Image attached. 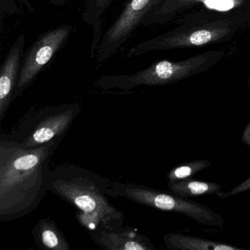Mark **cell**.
Instances as JSON below:
<instances>
[{
	"label": "cell",
	"instance_id": "cell-2",
	"mask_svg": "<svg viewBox=\"0 0 250 250\" xmlns=\"http://www.w3.org/2000/svg\"><path fill=\"white\" fill-rule=\"evenodd\" d=\"M112 182L85 168L65 163L50 170L48 189L77 209L79 223L91 235L124 227L125 214L107 197Z\"/></svg>",
	"mask_w": 250,
	"mask_h": 250
},
{
	"label": "cell",
	"instance_id": "cell-21",
	"mask_svg": "<svg viewBox=\"0 0 250 250\" xmlns=\"http://www.w3.org/2000/svg\"><path fill=\"white\" fill-rule=\"evenodd\" d=\"M247 85H248V87H250V77H249V78L247 79Z\"/></svg>",
	"mask_w": 250,
	"mask_h": 250
},
{
	"label": "cell",
	"instance_id": "cell-11",
	"mask_svg": "<svg viewBox=\"0 0 250 250\" xmlns=\"http://www.w3.org/2000/svg\"><path fill=\"white\" fill-rule=\"evenodd\" d=\"M105 250H156L150 240L131 228L101 229L90 235Z\"/></svg>",
	"mask_w": 250,
	"mask_h": 250
},
{
	"label": "cell",
	"instance_id": "cell-9",
	"mask_svg": "<svg viewBox=\"0 0 250 250\" xmlns=\"http://www.w3.org/2000/svg\"><path fill=\"white\" fill-rule=\"evenodd\" d=\"M164 0H128L116 20L102 36L97 51L99 62L107 61L126 43L147 14Z\"/></svg>",
	"mask_w": 250,
	"mask_h": 250
},
{
	"label": "cell",
	"instance_id": "cell-3",
	"mask_svg": "<svg viewBox=\"0 0 250 250\" xmlns=\"http://www.w3.org/2000/svg\"><path fill=\"white\" fill-rule=\"evenodd\" d=\"M179 19L180 26L133 46L127 52V58L155 51L202 47L224 43L245 27L229 17L210 11H194Z\"/></svg>",
	"mask_w": 250,
	"mask_h": 250
},
{
	"label": "cell",
	"instance_id": "cell-6",
	"mask_svg": "<svg viewBox=\"0 0 250 250\" xmlns=\"http://www.w3.org/2000/svg\"><path fill=\"white\" fill-rule=\"evenodd\" d=\"M107 194L115 198L125 197L156 210L182 213L206 226L221 228L225 224L222 216L210 208L171 191H161L145 186L112 181Z\"/></svg>",
	"mask_w": 250,
	"mask_h": 250
},
{
	"label": "cell",
	"instance_id": "cell-15",
	"mask_svg": "<svg viewBox=\"0 0 250 250\" xmlns=\"http://www.w3.org/2000/svg\"><path fill=\"white\" fill-rule=\"evenodd\" d=\"M167 187L172 192L187 198L216 194L222 188V186L216 183L198 181L192 178L176 182H168Z\"/></svg>",
	"mask_w": 250,
	"mask_h": 250
},
{
	"label": "cell",
	"instance_id": "cell-17",
	"mask_svg": "<svg viewBox=\"0 0 250 250\" xmlns=\"http://www.w3.org/2000/svg\"><path fill=\"white\" fill-rule=\"evenodd\" d=\"M250 189V177L247 178L246 181L241 184H238L236 187H234L232 190L229 191H218L216 195L220 200L230 197V196L235 195V194H240V193L245 192Z\"/></svg>",
	"mask_w": 250,
	"mask_h": 250
},
{
	"label": "cell",
	"instance_id": "cell-1",
	"mask_svg": "<svg viewBox=\"0 0 250 250\" xmlns=\"http://www.w3.org/2000/svg\"><path fill=\"white\" fill-rule=\"evenodd\" d=\"M65 135L33 148L0 140V222L21 219L39 207L49 191L51 161Z\"/></svg>",
	"mask_w": 250,
	"mask_h": 250
},
{
	"label": "cell",
	"instance_id": "cell-7",
	"mask_svg": "<svg viewBox=\"0 0 250 250\" xmlns=\"http://www.w3.org/2000/svg\"><path fill=\"white\" fill-rule=\"evenodd\" d=\"M198 11L223 14L244 27L250 23V0H164L147 14L142 25L167 24Z\"/></svg>",
	"mask_w": 250,
	"mask_h": 250
},
{
	"label": "cell",
	"instance_id": "cell-18",
	"mask_svg": "<svg viewBox=\"0 0 250 250\" xmlns=\"http://www.w3.org/2000/svg\"><path fill=\"white\" fill-rule=\"evenodd\" d=\"M241 141L247 146H250V121L246 125L245 129L241 137Z\"/></svg>",
	"mask_w": 250,
	"mask_h": 250
},
{
	"label": "cell",
	"instance_id": "cell-5",
	"mask_svg": "<svg viewBox=\"0 0 250 250\" xmlns=\"http://www.w3.org/2000/svg\"><path fill=\"white\" fill-rule=\"evenodd\" d=\"M81 110V106L77 103L36 109L25 115L5 139L23 148L39 147L56 137L66 135Z\"/></svg>",
	"mask_w": 250,
	"mask_h": 250
},
{
	"label": "cell",
	"instance_id": "cell-14",
	"mask_svg": "<svg viewBox=\"0 0 250 250\" xmlns=\"http://www.w3.org/2000/svg\"><path fill=\"white\" fill-rule=\"evenodd\" d=\"M114 0H85V8L83 14V20L86 24L93 27L94 30L92 55L99 48L100 43V31L103 17L109 9Z\"/></svg>",
	"mask_w": 250,
	"mask_h": 250
},
{
	"label": "cell",
	"instance_id": "cell-8",
	"mask_svg": "<svg viewBox=\"0 0 250 250\" xmlns=\"http://www.w3.org/2000/svg\"><path fill=\"white\" fill-rule=\"evenodd\" d=\"M72 24H62L41 35L24 54L14 100L31 85L36 77L68 42L74 32Z\"/></svg>",
	"mask_w": 250,
	"mask_h": 250
},
{
	"label": "cell",
	"instance_id": "cell-12",
	"mask_svg": "<svg viewBox=\"0 0 250 250\" xmlns=\"http://www.w3.org/2000/svg\"><path fill=\"white\" fill-rule=\"evenodd\" d=\"M164 241L167 247L172 250H245L229 244L196 238L180 232L166 234Z\"/></svg>",
	"mask_w": 250,
	"mask_h": 250
},
{
	"label": "cell",
	"instance_id": "cell-20",
	"mask_svg": "<svg viewBox=\"0 0 250 250\" xmlns=\"http://www.w3.org/2000/svg\"><path fill=\"white\" fill-rule=\"evenodd\" d=\"M47 1H49L52 5H55V6H61V5L66 3L68 0H47Z\"/></svg>",
	"mask_w": 250,
	"mask_h": 250
},
{
	"label": "cell",
	"instance_id": "cell-4",
	"mask_svg": "<svg viewBox=\"0 0 250 250\" xmlns=\"http://www.w3.org/2000/svg\"><path fill=\"white\" fill-rule=\"evenodd\" d=\"M225 55L223 50H211L183 61H156L135 74L102 76L93 86L103 90L130 91L139 86L167 85L206 72L222 61Z\"/></svg>",
	"mask_w": 250,
	"mask_h": 250
},
{
	"label": "cell",
	"instance_id": "cell-13",
	"mask_svg": "<svg viewBox=\"0 0 250 250\" xmlns=\"http://www.w3.org/2000/svg\"><path fill=\"white\" fill-rule=\"evenodd\" d=\"M38 245L45 250H70L71 247L55 221L41 219L32 230Z\"/></svg>",
	"mask_w": 250,
	"mask_h": 250
},
{
	"label": "cell",
	"instance_id": "cell-16",
	"mask_svg": "<svg viewBox=\"0 0 250 250\" xmlns=\"http://www.w3.org/2000/svg\"><path fill=\"white\" fill-rule=\"evenodd\" d=\"M210 165H211L210 161L205 160V159H199V160L191 161V162L181 164L172 168L168 172V182H176L186 178H191L197 172L208 167Z\"/></svg>",
	"mask_w": 250,
	"mask_h": 250
},
{
	"label": "cell",
	"instance_id": "cell-10",
	"mask_svg": "<svg viewBox=\"0 0 250 250\" xmlns=\"http://www.w3.org/2000/svg\"><path fill=\"white\" fill-rule=\"evenodd\" d=\"M25 36L21 34L10 48L0 70V121L2 122L11 102L20 78L24 58Z\"/></svg>",
	"mask_w": 250,
	"mask_h": 250
},
{
	"label": "cell",
	"instance_id": "cell-19",
	"mask_svg": "<svg viewBox=\"0 0 250 250\" xmlns=\"http://www.w3.org/2000/svg\"><path fill=\"white\" fill-rule=\"evenodd\" d=\"M18 1L22 6H25L30 12L35 13V11H36V10L28 0H18Z\"/></svg>",
	"mask_w": 250,
	"mask_h": 250
}]
</instances>
